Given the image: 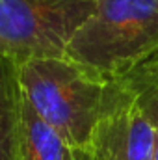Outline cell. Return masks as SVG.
<instances>
[{"instance_id": "1", "label": "cell", "mask_w": 158, "mask_h": 160, "mask_svg": "<svg viewBox=\"0 0 158 160\" xmlns=\"http://www.w3.org/2000/svg\"><path fill=\"white\" fill-rule=\"evenodd\" d=\"M19 77L26 102L77 151L93 147L121 91L119 80L67 56L24 62Z\"/></svg>"}, {"instance_id": "2", "label": "cell", "mask_w": 158, "mask_h": 160, "mask_svg": "<svg viewBox=\"0 0 158 160\" xmlns=\"http://www.w3.org/2000/svg\"><path fill=\"white\" fill-rule=\"evenodd\" d=\"M158 54V0H97L67 58L119 80Z\"/></svg>"}, {"instance_id": "3", "label": "cell", "mask_w": 158, "mask_h": 160, "mask_svg": "<svg viewBox=\"0 0 158 160\" xmlns=\"http://www.w3.org/2000/svg\"><path fill=\"white\" fill-rule=\"evenodd\" d=\"M97 0H0V54L19 65L63 58Z\"/></svg>"}, {"instance_id": "4", "label": "cell", "mask_w": 158, "mask_h": 160, "mask_svg": "<svg viewBox=\"0 0 158 160\" xmlns=\"http://www.w3.org/2000/svg\"><path fill=\"white\" fill-rule=\"evenodd\" d=\"M95 143L104 149L110 160H156V127L123 82Z\"/></svg>"}, {"instance_id": "5", "label": "cell", "mask_w": 158, "mask_h": 160, "mask_svg": "<svg viewBox=\"0 0 158 160\" xmlns=\"http://www.w3.org/2000/svg\"><path fill=\"white\" fill-rule=\"evenodd\" d=\"M22 106L19 63L0 54V160H21Z\"/></svg>"}, {"instance_id": "6", "label": "cell", "mask_w": 158, "mask_h": 160, "mask_svg": "<svg viewBox=\"0 0 158 160\" xmlns=\"http://www.w3.org/2000/svg\"><path fill=\"white\" fill-rule=\"evenodd\" d=\"M21 160H80V151L73 149L37 112L26 102L22 106Z\"/></svg>"}, {"instance_id": "7", "label": "cell", "mask_w": 158, "mask_h": 160, "mask_svg": "<svg viewBox=\"0 0 158 160\" xmlns=\"http://www.w3.org/2000/svg\"><path fill=\"white\" fill-rule=\"evenodd\" d=\"M119 80L126 86L140 108L158 128V54Z\"/></svg>"}, {"instance_id": "8", "label": "cell", "mask_w": 158, "mask_h": 160, "mask_svg": "<svg viewBox=\"0 0 158 160\" xmlns=\"http://www.w3.org/2000/svg\"><path fill=\"white\" fill-rule=\"evenodd\" d=\"M80 160H110V158H108V155L104 153V149H102L99 143H95L91 149L80 151Z\"/></svg>"}, {"instance_id": "9", "label": "cell", "mask_w": 158, "mask_h": 160, "mask_svg": "<svg viewBox=\"0 0 158 160\" xmlns=\"http://www.w3.org/2000/svg\"><path fill=\"white\" fill-rule=\"evenodd\" d=\"M156 160H158V128H156Z\"/></svg>"}]
</instances>
